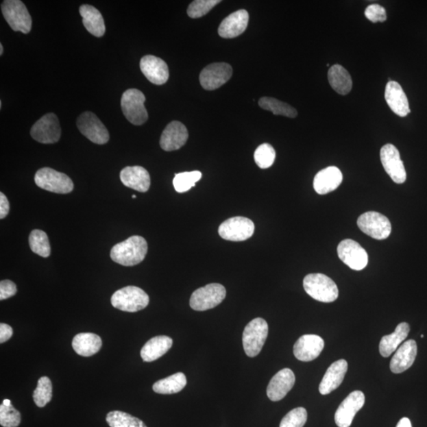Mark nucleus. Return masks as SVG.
I'll list each match as a JSON object with an SVG mask.
<instances>
[{
    "label": "nucleus",
    "instance_id": "412c9836",
    "mask_svg": "<svg viewBox=\"0 0 427 427\" xmlns=\"http://www.w3.org/2000/svg\"><path fill=\"white\" fill-rule=\"evenodd\" d=\"M385 97L391 110L395 114L405 117L411 112L407 95L398 82L390 80L388 82Z\"/></svg>",
    "mask_w": 427,
    "mask_h": 427
},
{
    "label": "nucleus",
    "instance_id": "39448f33",
    "mask_svg": "<svg viewBox=\"0 0 427 427\" xmlns=\"http://www.w3.org/2000/svg\"><path fill=\"white\" fill-rule=\"evenodd\" d=\"M36 184L51 193L68 194L73 191L74 184L65 173L45 167L39 169L34 177Z\"/></svg>",
    "mask_w": 427,
    "mask_h": 427
},
{
    "label": "nucleus",
    "instance_id": "aec40b11",
    "mask_svg": "<svg viewBox=\"0 0 427 427\" xmlns=\"http://www.w3.org/2000/svg\"><path fill=\"white\" fill-rule=\"evenodd\" d=\"M295 375L291 369H284L278 372L267 389V397L271 401H280L284 399L288 393L294 387Z\"/></svg>",
    "mask_w": 427,
    "mask_h": 427
},
{
    "label": "nucleus",
    "instance_id": "37998d69",
    "mask_svg": "<svg viewBox=\"0 0 427 427\" xmlns=\"http://www.w3.org/2000/svg\"><path fill=\"white\" fill-rule=\"evenodd\" d=\"M17 286L10 280H3L0 282V300L3 301L16 295Z\"/></svg>",
    "mask_w": 427,
    "mask_h": 427
},
{
    "label": "nucleus",
    "instance_id": "bb28decb",
    "mask_svg": "<svg viewBox=\"0 0 427 427\" xmlns=\"http://www.w3.org/2000/svg\"><path fill=\"white\" fill-rule=\"evenodd\" d=\"M80 13L82 23L89 33L97 38H101L105 34V21L99 10L91 5L84 4L80 7Z\"/></svg>",
    "mask_w": 427,
    "mask_h": 427
},
{
    "label": "nucleus",
    "instance_id": "393cba45",
    "mask_svg": "<svg viewBox=\"0 0 427 427\" xmlns=\"http://www.w3.org/2000/svg\"><path fill=\"white\" fill-rule=\"evenodd\" d=\"M348 364L346 360L339 359L332 363L324 376L319 391L321 394L328 395L339 387L347 372Z\"/></svg>",
    "mask_w": 427,
    "mask_h": 427
},
{
    "label": "nucleus",
    "instance_id": "1a4fd4ad",
    "mask_svg": "<svg viewBox=\"0 0 427 427\" xmlns=\"http://www.w3.org/2000/svg\"><path fill=\"white\" fill-rule=\"evenodd\" d=\"M357 223L364 234L374 239H387L392 232V225L389 219L378 212H369L360 215Z\"/></svg>",
    "mask_w": 427,
    "mask_h": 427
},
{
    "label": "nucleus",
    "instance_id": "f8f14e48",
    "mask_svg": "<svg viewBox=\"0 0 427 427\" xmlns=\"http://www.w3.org/2000/svg\"><path fill=\"white\" fill-rule=\"evenodd\" d=\"M255 225L253 221L238 216L225 220L219 225L221 238L231 241H243L254 235Z\"/></svg>",
    "mask_w": 427,
    "mask_h": 427
},
{
    "label": "nucleus",
    "instance_id": "a211bd4d",
    "mask_svg": "<svg viewBox=\"0 0 427 427\" xmlns=\"http://www.w3.org/2000/svg\"><path fill=\"white\" fill-rule=\"evenodd\" d=\"M141 69L146 78L156 85H163L169 80V68L166 62L157 56L147 55L141 60Z\"/></svg>",
    "mask_w": 427,
    "mask_h": 427
},
{
    "label": "nucleus",
    "instance_id": "473e14b6",
    "mask_svg": "<svg viewBox=\"0 0 427 427\" xmlns=\"http://www.w3.org/2000/svg\"><path fill=\"white\" fill-rule=\"evenodd\" d=\"M258 103L262 109L270 111L275 115L290 118H295L297 116V112L294 107L288 105L287 103L273 99V97H261Z\"/></svg>",
    "mask_w": 427,
    "mask_h": 427
},
{
    "label": "nucleus",
    "instance_id": "49530a36",
    "mask_svg": "<svg viewBox=\"0 0 427 427\" xmlns=\"http://www.w3.org/2000/svg\"><path fill=\"white\" fill-rule=\"evenodd\" d=\"M395 427H413V426H411L410 419L404 417L398 422V424Z\"/></svg>",
    "mask_w": 427,
    "mask_h": 427
},
{
    "label": "nucleus",
    "instance_id": "b1692460",
    "mask_svg": "<svg viewBox=\"0 0 427 427\" xmlns=\"http://www.w3.org/2000/svg\"><path fill=\"white\" fill-rule=\"evenodd\" d=\"M121 181L126 187L141 193H146L151 186V177L142 167H127L120 174Z\"/></svg>",
    "mask_w": 427,
    "mask_h": 427
},
{
    "label": "nucleus",
    "instance_id": "9b49d317",
    "mask_svg": "<svg viewBox=\"0 0 427 427\" xmlns=\"http://www.w3.org/2000/svg\"><path fill=\"white\" fill-rule=\"evenodd\" d=\"M30 135L34 141L40 143H58L61 136V128L58 116L50 112L41 117L31 128Z\"/></svg>",
    "mask_w": 427,
    "mask_h": 427
},
{
    "label": "nucleus",
    "instance_id": "f03ea898",
    "mask_svg": "<svg viewBox=\"0 0 427 427\" xmlns=\"http://www.w3.org/2000/svg\"><path fill=\"white\" fill-rule=\"evenodd\" d=\"M303 286L308 295L319 302H335L339 296L336 282L331 278L321 273L306 276L303 280Z\"/></svg>",
    "mask_w": 427,
    "mask_h": 427
},
{
    "label": "nucleus",
    "instance_id": "f3484780",
    "mask_svg": "<svg viewBox=\"0 0 427 427\" xmlns=\"http://www.w3.org/2000/svg\"><path fill=\"white\" fill-rule=\"evenodd\" d=\"M325 347L324 339L317 335H304L297 339L294 354L302 362H311L320 356Z\"/></svg>",
    "mask_w": 427,
    "mask_h": 427
},
{
    "label": "nucleus",
    "instance_id": "f257e3e1",
    "mask_svg": "<svg viewBox=\"0 0 427 427\" xmlns=\"http://www.w3.org/2000/svg\"><path fill=\"white\" fill-rule=\"evenodd\" d=\"M148 251L147 241L141 236H132L112 247L111 259L123 266L131 267L141 264Z\"/></svg>",
    "mask_w": 427,
    "mask_h": 427
},
{
    "label": "nucleus",
    "instance_id": "7ed1b4c3",
    "mask_svg": "<svg viewBox=\"0 0 427 427\" xmlns=\"http://www.w3.org/2000/svg\"><path fill=\"white\" fill-rule=\"evenodd\" d=\"M150 302L148 295L140 287L128 286L117 291L111 297L113 307L123 312L136 313L145 308Z\"/></svg>",
    "mask_w": 427,
    "mask_h": 427
},
{
    "label": "nucleus",
    "instance_id": "a18cd8bd",
    "mask_svg": "<svg viewBox=\"0 0 427 427\" xmlns=\"http://www.w3.org/2000/svg\"><path fill=\"white\" fill-rule=\"evenodd\" d=\"M10 210V204L8 199L3 193H0V219H3L7 217Z\"/></svg>",
    "mask_w": 427,
    "mask_h": 427
},
{
    "label": "nucleus",
    "instance_id": "72a5a7b5",
    "mask_svg": "<svg viewBox=\"0 0 427 427\" xmlns=\"http://www.w3.org/2000/svg\"><path fill=\"white\" fill-rule=\"evenodd\" d=\"M29 244L33 253L41 257H49L51 254V246L48 235L42 230H34L29 236Z\"/></svg>",
    "mask_w": 427,
    "mask_h": 427
},
{
    "label": "nucleus",
    "instance_id": "f704fd0d",
    "mask_svg": "<svg viewBox=\"0 0 427 427\" xmlns=\"http://www.w3.org/2000/svg\"><path fill=\"white\" fill-rule=\"evenodd\" d=\"M110 427H147L142 420L121 411H113L106 416Z\"/></svg>",
    "mask_w": 427,
    "mask_h": 427
},
{
    "label": "nucleus",
    "instance_id": "c756f323",
    "mask_svg": "<svg viewBox=\"0 0 427 427\" xmlns=\"http://www.w3.org/2000/svg\"><path fill=\"white\" fill-rule=\"evenodd\" d=\"M410 332V326L408 323H400L395 328V330L390 335L382 337L380 342L379 351L385 358H388L393 352L397 351L400 343L407 339Z\"/></svg>",
    "mask_w": 427,
    "mask_h": 427
},
{
    "label": "nucleus",
    "instance_id": "4c0bfd02",
    "mask_svg": "<svg viewBox=\"0 0 427 427\" xmlns=\"http://www.w3.org/2000/svg\"><path fill=\"white\" fill-rule=\"evenodd\" d=\"M276 151L269 143L261 144L257 147L255 154V162L260 169H267L273 164L276 159Z\"/></svg>",
    "mask_w": 427,
    "mask_h": 427
},
{
    "label": "nucleus",
    "instance_id": "2eb2a0df",
    "mask_svg": "<svg viewBox=\"0 0 427 427\" xmlns=\"http://www.w3.org/2000/svg\"><path fill=\"white\" fill-rule=\"evenodd\" d=\"M233 75L232 66L226 63H215L206 66L199 75L200 84L207 90L223 86Z\"/></svg>",
    "mask_w": 427,
    "mask_h": 427
},
{
    "label": "nucleus",
    "instance_id": "4be33fe9",
    "mask_svg": "<svg viewBox=\"0 0 427 427\" xmlns=\"http://www.w3.org/2000/svg\"><path fill=\"white\" fill-rule=\"evenodd\" d=\"M417 343L413 339L406 341L395 352L390 362V369L394 374H401L413 366L417 356Z\"/></svg>",
    "mask_w": 427,
    "mask_h": 427
},
{
    "label": "nucleus",
    "instance_id": "cd10ccee",
    "mask_svg": "<svg viewBox=\"0 0 427 427\" xmlns=\"http://www.w3.org/2000/svg\"><path fill=\"white\" fill-rule=\"evenodd\" d=\"M173 345V339L167 336H158L148 341L141 350L144 362L151 363L161 358Z\"/></svg>",
    "mask_w": 427,
    "mask_h": 427
},
{
    "label": "nucleus",
    "instance_id": "423d86ee",
    "mask_svg": "<svg viewBox=\"0 0 427 427\" xmlns=\"http://www.w3.org/2000/svg\"><path fill=\"white\" fill-rule=\"evenodd\" d=\"M146 97L143 92L137 89H130L123 92L121 108L123 115L134 125H142L148 119V113L144 103Z\"/></svg>",
    "mask_w": 427,
    "mask_h": 427
},
{
    "label": "nucleus",
    "instance_id": "58836bf2",
    "mask_svg": "<svg viewBox=\"0 0 427 427\" xmlns=\"http://www.w3.org/2000/svg\"><path fill=\"white\" fill-rule=\"evenodd\" d=\"M219 3V0H195L189 5L188 15L192 19L202 18Z\"/></svg>",
    "mask_w": 427,
    "mask_h": 427
},
{
    "label": "nucleus",
    "instance_id": "ddd939ff",
    "mask_svg": "<svg viewBox=\"0 0 427 427\" xmlns=\"http://www.w3.org/2000/svg\"><path fill=\"white\" fill-rule=\"evenodd\" d=\"M339 258L352 269L361 271L368 265V254L357 241L346 239L338 245Z\"/></svg>",
    "mask_w": 427,
    "mask_h": 427
},
{
    "label": "nucleus",
    "instance_id": "6e6552de",
    "mask_svg": "<svg viewBox=\"0 0 427 427\" xmlns=\"http://www.w3.org/2000/svg\"><path fill=\"white\" fill-rule=\"evenodd\" d=\"M225 296V288L222 284H210L193 292L190 306L195 311L208 310L222 303Z\"/></svg>",
    "mask_w": 427,
    "mask_h": 427
},
{
    "label": "nucleus",
    "instance_id": "c85d7f7f",
    "mask_svg": "<svg viewBox=\"0 0 427 427\" xmlns=\"http://www.w3.org/2000/svg\"><path fill=\"white\" fill-rule=\"evenodd\" d=\"M102 341L95 333H80L72 341V347L79 356L90 357L100 351Z\"/></svg>",
    "mask_w": 427,
    "mask_h": 427
},
{
    "label": "nucleus",
    "instance_id": "de8ad7c7",
    "mask_svg": "<svg viewBox=\"0 0 427 427\" xmlns=\"http://www.w3.org/2000/svg\"><path fill=\"white\" fill-rule=\"evenodd\" d=\"M3 404H4L5 406L12 405V401H10V400H8V399L3 400Z\"/></svg>",
    "mask_w": 427,
    "mask_h": 427
},
{
    "label": "nucleus",
    "instance_id": "4468645a",
    "mask_svg": "<svg viewBox=\"0 0 427 427\" xmlns=\"http://www.w3.org/2000/svg\"><path fill=\"white\" fill-rule=\"evenodd\" d=\"M380 156L385 171L391 179L397 184L404 183L407 179V173L398 149L393 144H387L380 150Z\"/></svg>",
    "mask_w": 427,
    "mask_h": 427
},
{
    "label": "nucleus",
    "instance_id": "c9c22d12",
    "mask_svg": "<svg viewBox=\"0 0 427 427\" xmlns=\"http://www.w3.org/2000/svg\"><path fill=\"white\" fill-rule=\"evenodd\" d=\"M33 398L36 405L44 408L53 398V385L48 377L38 380L37 389L34 390Z\"/></svg>",
    "mask_w": 427,
    "mask_h": 427
},
{
    "label": "nucleus",
    "instance_id": "2f4dec72",
    "mask_svg": "<svg viewBox=\"0 0 427 427\" xmlns=\"http://www.w3.org/2000/svg\"><path fill=\"white\" fill-rule=\"evenodd\" d=\"M186 385V376L183 373H177L154 383L153 390L158 394L171 395L181 392Z\"/></svg>",
    "mask_w": 427,
    "mask_h": 427
},
{
    "label": "nucleus",
    "instance_id": "c03bdc74",
    "mask_svg": "<svg viewBox=\"0 0 427 427\" xmlns=\"http://www.w3.org/2000/svg\"><path fill=\"white\" fill-rule=\"evenodd\" d=\"M13 335V329L7 324H0V343L7 342Z\"/></svg>",
    "mask_w": 427,
    "mask_h": 427
},
{
    "label": "nucleus",
    "instance_id": "9d476101",
    "mask_svg": "<svg viewBox=\"0 0 427 427\" xmlns=\"http://www.w3.org/2000/svg\"><path fill=\"white\" fill-rule=\"evenodd\" d=\"M80 132L92 143L103 145L110 141V133L99 117L91 112L82 113L77 120Z\"/></svg>",
    "mask_w": 427,
    "mask_h": 427
},
{
    "label": "nucleus",
    "instance_id": "e433bc0d",
    "mask_svg": "<svg viewBox=\"0 0 427 427\" xmlns=\"http://www.w3.org/2000/svg\"><path fill=\"white\" fill-rule=\"evenodd\" d=\"M202 178V173L199 171L184 172L176 174L173 179V186L179 193L188 192L195 187V183Z\"/></svg>",
    "mask_w": 427,
    "mask_h": 427
},
{
    "label": "nucleus",
    "instance_id": "09e8293b",
    "mask_svg": "<svg viewBox=\"0 0 427 427\" xmlns=\"http://www.w3.org/2000/svg\"><path fill=\"white\" fill-rule=\"evenodd\" d=\"M3 54V45H0V56H2Z\"/></svg>",
    "mask_w": 427,
    "mask_h": 427
},
{
    "label": "nucleus",
    "instance_id": "20e7f679",
    "mask_svg": "<svg viewBox=\"0 0 427 427\" xmlns=\"http://www.w3.org/2000/svg\"><path fill=\"white\" fill-rule=\"evenodd\" d=\"M267 335L269 325L263 318H256L245 328L243 342L245 352L249 357L254 358L260 353Z\"/></svg>",
    "mask_w": 427,
    "mask_h": 427
},
{
    "label": "nucleus",
    "instance_id": "ea45409f",
    "mask_svg": "<svg viewBox=\"0 0 427 427\" xmlns=\"http://www.w3.org/2000/svg\"><path fill=\"white\" fill-rule=\"evenodd\" d=\"M22 415L12 405H0V424L3 427H18Z\"/></svg>",
    "mask_w": 427,
    "mask_h": 427
},
{
    "label": "nucleus",
    "instance_id": "8fccbe9b",
    "mask_svg": "<svg viewBox=\"0 0 427 427\" xmlns=\"http://www.w3.org/2000/svg\"><path fill=\"white\" fill-rule=\"evenodd\" d=\"M132 198L136 199V195H132Z\"/></svg>",
    "mask_w": 427,
    "mask_h": 427
},
{
    "label": "nucleus",
    "instance_id": "a878e982",
    "mask_svg": "<svg viewBox=\"0 0 427 427\" xmlns=\"http://www.w3.org/2000/svg\"><path fill=\"white\" fill-rule=\"evenodd\" d=\"M343 182V174L336 167H329L317 173L313 181L315 191L326 195L335 191Z\"/></svg>",
    "mask_w": 427,
    "mask_h": 427
},
{
    "label": "nucleus",
    "instance_id": "79ce46f5",
    "mask_svg": "<svg viewBox=\"0 0 427 427\" xmlns=\"http://www.w3.org/2000/svg\"><path fill=\"white\" fill-rule=\"evenodd\" d=\"M365 15L370 22L383 23L387 19V10L379 4L369 5L365 10Z\"/></svg>",
    "mask_w": 427,
    "mask_h": 427
},
{
    "label": "nucleus",
    "instance_id": "6ab92c4d",
    "mask_svg": "<svg viewBox=\"0 0 427 427\" xmlns=\"http://www.w3.org/2000/svg\"><path fill=\"white\" fill-rule=\"evenodd\" d=\"M188 138L186 127L179 121H172L164 128L160 138V146L162 150L173 151L179 150Z\"/></svg>",
    "mask_w": 427,
    "mask_h": 427
},
{
    "label": "nucleus",
    "instance_id": "7c9ffc66",
    "mask_svg": "<svg viewBox=\"0 0 427 427\" xmlns=\"http://www.w3.org/2000/svg\"><path fill=\"white\" fill-rule=\"evenodd\" d=\"M328 78L332 89L339 95H346L351 92L353 86L352 76L341 65L331 66L328 70Z\"/></svg>",
    "mask_w": 427,
    "mask_h": 427
},
{
    "label": "nucleus",
    "instance_id": "dca6fc26",
    "mask_svg": "<svg viewBox=\"0 0 427 427\" xmlns=\"http://www.w3.org/2000/svg\"><path fill=\"white\" fill-rule=\"evenodd\" d=\"M365 404V395L361 391H354L343 401L335 414V422L339 427L351 426L354 416Z\"/></svg>",
    "mask_w": 427,
    "mask_h": 427
},
{
    "label": "nucleus",
    "instance_id": "5701e85b",
    "mask_svg": "<svg viewBox=\"0 0 427 427\" xmlns=\"http://www.w3.org/2000/svg\"><path fill=\"white\" fill-rule=\"evenodd\" d=\"M249 19V13L245 10H239L230 14L219 25L220 37L225 39L239 37L248 27Z\"/></svg>",
    "mask_w": 427,
    "mask_h": 427
},
{
    "label": "nucleus",
    "instance_id": "0eeeda50",
    "mask_svg": "<svg viewBox=\"0 0 427 427\" xmlns=\"http://www.w3.org/2000/svg\"><path fill=\"white\" fill-rule=\"evenodd\" d=\"M5 20L14 31L27 34L32 28V18L25 4L20 0H5L1 3Z\"/></svg>",
    "mask_w": 427,
    "mask_h": 427
},
{
    "label": "nucleus",
    "instance_id": "a19ab883",
    "mask_svg": "<svg viewBox=\"0 0 427 427\" xmlns=\"http://www.w3.org/2000/svg\"><path fill=\"white\" fill-rule=\"evenodd\" d=\"M307 411L297 408L288 413L282 419L280 427H303L307 421Z\"/></svg>",
    "mask_w": 427,
    "mask_h": 427
}]
</instances>
